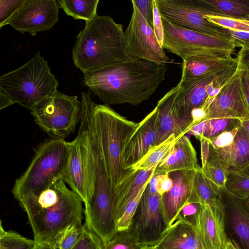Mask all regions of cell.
Returning <instances> with one entry per match:
<instances>
[{
    "instance_id": "obj_40",
    "label": "cell",
    "mask_w": 249,
    "mask_h": 249,
    "mask_svg": "<svg viewBox=\"0 0 249 249\" xmlns=\"http://www.w3.org/2000/svg\"><path fill=\"white\" fill-rule=\"evenodd\" d=\"M239 127L224 131L212 139H208L210 143L214 149H220L230 146L233 142Z\"/></svg>"
},
{
    "instance_id": "obj_25",
    "label": "cell",
    "mask_w": 249,
    "mask_h": 249,
    "mask_svg": "<svg viewBox=\"0 0 249 249\" xmlns=\"http://www.w3.org/2000/svg\"><path fill=\"white\" fill-rule=\"evenodd\" d=\"M214 150L230 173L237 171L249 163V134L241 125L230 146Z\"/></svg>"
},
{
    "instance_id": "obj_35",
    "label": "cell",
    "mask_w": 249,
    "mask_h": 249,
    "mask_svg": "<svg viewBox=\"0 0 249 249\" xmlns=\"http://www.w3.org/2000/svg\"><path fill=\"white\" fill-rule=\"evenodd\" d=\"M142 247L128 229L118 231L113 238L104 245V249H140Z\"/></svg>"
},
{
    "instance_id": "obj_12",
    "label": "cell",
    "mask_w": 249,
    "mask_h": 249,
    "mask_svg": "<svg viewBox=\"0 0 249 249\" xmlns=\"http://www.w3.org/2000/svg\"><path fill=\"white\" fill-rule=\"evenodd\" d=\"M238 70V64L181 85L178 103L184 117L192 120L193 109L202 107L206 101L212 102Z\"/></svg>"
},
{
    "instance_id": "obj_43",
    "label": "cell",
    "mask_w": 249,
    "mask_h": 249,
    "mask_svg": "<svg viewBox=\"0 0 249 249\" xmlns=\"http://www.w3.org/2000/svg\"><path fill=\"white\" fill-rule=\"evenodd\" d=\"M156 177V189L157 193L161 196L168 192L173 186L172 179L168 173L154 174Z\"/></svg>"
},
{
    "instance_id": "obj_11",
    "label": "cell",
    "mask_w": 249,
    "mask_h": 249,
    "mask_svg": "<svg viewBox=\"0 0 249 249\" xmlns=\"http://www.w3.org/2000/svg\"><path fill=\"white\" fill-rule=\"evenodd\" d=\"M129 24L124 32L125 45L130 60H143L159 64L170 62L164 49L159 45L153 28L136 6Z\"/></svg>"
},
{
    "instance_id": "obj_16",
    "label": "cell",
    "mask_w": 249,
    "mask_h": 249,
    "mask_svg": "<svg viewBox=\"0 0 249 249\" xmlns=\"http://www.w3.org/2000/svg\"><path fill=\"white\" fill-rule=\"evenodd\" d=\"M157 107L140 122L128 139L124 152V168L128 171L151 149L157 145L159 129Z\"/></svg>"
},
{
    "instance_id": "obj_47",
    "label": "cell",
    "mask_w": 249,
    "mask_h": 249,
    "mask_svg": "<svg viewBox=\"0 0 249 249\" xmlns=\"http://www.w3.org/2000/svg\"><path fill=\"white\" fill-rule=\"evenodd\" d=\"M241 82L249 115V71L242 70Z\"/></svg>"
},
{
    "instance_id": "obj_2",
    "label": "cell",
    "mask_w": 249,
    "mask_h": 249,
    "mask_svg": "<svg viewBox=\"0 0 249 249\" xmlns=\"http://www.w3.org/2000/svg\"><path fill=\"white\" fill-rule=\"evenodd\" d=\"M65 183L61 178L18 201L28 216L35 241L54 243L68 227L82 224L83 201Z\"/></svg>"
},
{
    "instance_id": "obj_4",
    "label": "cell",
    "mask_w": 249,
    "mask_h": 249,
    "mask_svg": "<svg viewBox=\"0 0 249 249\" xmlns=\"http://www.w3.org/2000/svg\"><path fill=\"white\" fill-rule=\"evenodd\" d=\"M96 131L102 149L113 193L132 172L124 168L126 142L138 123L121 115L109 106L94 104Z\"/></svg>"
},
{
    "instance_id": "obj_48",
    "label": "cell",
    "mask_w": 249,
    "mask_h": 249,
    "mask_svg": "<svg viewBox=\"0 0 249 249\" xmlns=\"http://www.w3.org/2000/svg\"><path fill=\"white\" fill-rule=\"evenodd\" d=\"M14 103L4 92L0 90V109L1 110Z\"/></svg>"
},
{
    "instance_id": "obj_29",
    "label": "cell",
    "mask_w": 249,
    "mask_h": 249,
    "mask_svg": "<svg viewBox=\"0 0 249 249\" xmlns=\"http://www.w3.org/2000/svg\"><path fill=\"white\" fill-rule=\"evenodd\" d=\"M204 175L220 190H225L230 172L215 154L213 147L210 146V154L205 166L201 167Z\"/></svg>"
},
{
    "instance_id": "obj_24",
    "label": "cell",
    "mask_w": 249,
    "mask_h": 249,
    "mask_svg": "<svg viewBox=\"0 0 249 249\" xmlns=\"http://www.w3.org/2000/svg\"><path fill=\"white\" fill-rule=\"evenodd\" d=\"M157 166L142 170H131L128 177L118 185L114 193L116 220L126 205L137 195L143 185L150 180Z\"/></svg>"
},
{
    "instance_id": "obj_26",
    "label": "cell",
    "mask_w": 249,
    "mask_h": 249,
    "mask_svg": "<svg viewBox=\"0 0 249 249\" xmlns=\"http://www.w3.org/2000/svg\"><path fill=\"white\" fill-rule=\"evenodd\" d=\"M188 203H197L210 207H224L220 190L206 178L201 168L196 172Z\"/></svg>"
},
{
    "instance_id": "obj_51",
    "label": "cell",
    "mask_w": 249,
    "mask_h": 249,
    "mask_svg": "<svg viewBox=\"0 0 249 249\" xmlns=\"http://www.w3.org/2000/svg\"><path fill=\"white\" fill-rule=\"evenodd\" d=\"M241 125L243 127L249 134V118L241 121Z\"/></svg>"
},
{
    "instance_id": "obj_37",
    "label": "cell",
    "mask_w": 249,
    "mask_h": 249,
    "mask_svg": "<svg viewBox=\"0 0 249 249\" xmlns=\"http://www.w3.org/2000/svg\"><path fill=\"white\" fill-rule=\"evenodd\" d=\"M72 249H104V244L94 232L84 225L80 238Z\"/></svg>"
},
{
    "instance_id": "obj_7",
    "label": "cell",
    "mask_w": 249,
    "mask_h": 249,
    "mask_svg": "<svg viewBox=\"0 0 249 249\" xmlns=\"http://www.w3.org/2000/svg\"><path fill=\"white\" fill-rule=\"evenodd\" d=\"M82 109L77 96L57 91L39 102L31 113L36 124L50 137L64 139L74 131L81 121Z\"/></svg>"
},
{
    "instance_id": "obj_46",
    "label": "cell",
    "mask_w": 249,
    "mask_h": 249,
    "mask_svg": "<svg viewBox=\"0 0 249 249\" xmlns=\"http://www.w3.org/2000/svg\"><path fill=\"white\" fill-rule=\"evenodd\" d=\"M201 145V156L202 166H205L210 154V143L208 139L201 136L199 139Z\"/></svg>"
},
{
    "instance_id": "obj_28",
    "label": "cell",
    "mask_w": 249,
    "mask_h": 249,
    "mask_svg": "<svg viewBox=\"0 0 249 249\" xmlns=\"http://www.w3.org/2000/svg\"><path fill=\"white\" fill-rule=\"evenodd\" d=\"M184 135L176 136L174 134L151 149L140 160L130 169L142 170L158 165L169 153L177 142Z\"/></svg>"
},
{
    "instance_id": "obj_31",
    "label": "cell",
    "mask_w": 249,
    "mask_h": 249,
    "mask_svg": "<svg viewBox=\"0 0 249 249\" xmlns=\"http://www.w3.org/2000/svg\"><path fill=\"white\" fill-rule=\"evenodd\" d=\"M224 15L240 18L249 17V0H206Z\"/></svg>"
},
{
    "instance_id": "obj_13",
    "label": "cell",
    "mask_w": 249,
    "mask_h": 249,
    "mask_svg": "<svg viewBox=\"0 0 249 249\" xmlns=\"http://www.w3.org/2000/svg\"><path fill=\"white\" fill-rule=\"evenodd\" d=\"M59 8L56 0H25L3 26L8 24L22 34L35 36L51 29L58 21Z\"/></svg>"
},
{
    "instance_id": "obj_52",
    "label": "cell",
    "mask_w": 249,
    "mask_h": 249,
    "mask_svg": "<svg viewBox=\"0 0 249 249\" xmlns=\"http://www.w3.org/2000/svg\"><path fill=\"white\" fill-rule=\"evenodd\" d=\"M241 200L244 206L249 212V196Z\"/></svg>"
},
{
    "instance_id": "obj_10",
    "label": "cell",
    "mask_w": 249,
    "mask_h": 249,
    "mask_svg": "<svg viewBox=\"0 0 249 249\" xmlns=\"http://www.w3.org/2000/svg\"><path fill=\"white\" fill-rule=\"evenodd\" d=\"M167 228L161 207V196L151 192L147 185L128 230L138 244L143 247L154 245Z\"/></svg>"
},
{
    "instance_id": "obj_3",
    "label": "cell",
    "mask_w": 249,
    "mask_h": 249,
    "mask_svg": "<svg viewBox=\"0 0 249 249\" xmlns=\"http://www.w3.org/2000/svg\"><path fill=\"white\" fill-rule=\"evenodd\" d=\"M75 66L83 73L130 59L122 24L107 16L86 22L72 50Z\"/></svg>"
},
{
    "instance_id": "obj_49",
    "label": "cell",
    "mask_w": 249,
    "mask_h": 249,
    "mask_svg": "<svg viewBox=\"0 0 249 249\" xmlns=\"http://www.w3.org/2000/svg\"><path fill=\"white\" fill-rule=\"evenodd\" d=\"M35 242L33 249H57L54 243Z\"/></svg>"
},
{
    "instance_id": "obj_38",
    "label": "cell",
    "mask_w": 249,
    "mask_h": 249,
    "mask_svg": "<svg viewBox=\"0 0 249 249\" xmlns=\"http://www.w3.org/2000/svg\"><path fill=\"white\" fill-rule=\"evenodd\" d=\"M201 206L197 203H187L178 213L173 222L181 221L196 228Z\"/></svg>"
},
{
    "instance_id": "obj_39",
    "label": "cell",
    "mask_w": 249,
    "mask_h": 249,
    "mask_svg": "<svg viewBox=\"0 0 249 249\" xmlns=\"http://www.w3.org/2000/svg\"><path fill=\"white\" fill-rule=\"evenodd\" d=\"M25 0H0V28L23 4Z\"/></svg>"
},
{
    "instance_id": "obj_32",
    "label": "cell",
    "mask_w": 249,
    "mask_h": 249,
    "mask_svg": "<svg viewBox=\"0 0 249 249\" xmlns=\"http://www.w3.org/2000/svg\"><path fill=\"white\" fill-rule=\"evenodd\" d=\"M35 242L12 231H5L0 222V249H33Z\"/></svg>"
},
{
    "instance_id": "obj_20",
    "label": "cell",
    "mask_w": 249,
    "mask_h": 249,
    "mask_svg": "<svg viewBox=\"0 0 249 249\" xmlns=\"http://www.w3.org/2000/svg\"><path fill=\"white\" fill-rule=\"evenodd\" d=\"M224 205L227 233L239 249H249V212L241 199L220 190Z\"/></svg>"
},
{
    "instance_id": "obj_33",
    "label": "cell",
    "mask_w": 249,
    "mask_h": 249,
    "mask_svg": "<svg viewBox=\"0 0 249 249\" xmlns=\"http://www.w3.org/2000/svg\"><path fill=\"white\" fill-rule=\"evenodd\" d=\"M241 122L240 120L232 118L206 120L201 136L209 140L212 139L224 131L240 126Z\"/></svg>"
},
{
    "instance_id": "obj_8",
    "label": "cell",
    "mask_w": 249,
    "mask_h": 249,
    "mask_svg": "<svg viewBox=\"0 0 249 249\" xmlns=\"http://www.w3.org/2000/svg\"><path fill=\"white\" fill-rule=\"evenodd\" d=\"M155 0L161 18L169 22L207 35L231 40L230 31L205 18L207 16H225L206 0Z\"/></svg>"
},
{
    "instance_id": "obj_30",
    "label": "cell",
    "mask_w": 249,
    "mask_h": 249,
    "mask_svg": "<svg viewBox=\"0 0 249 249\" xmlns=\"http://www.w3.org/2000/svg\"><path fill=\"white\" fill-rule=\"evenodd\" d=\"M225 191L241 200L249 196V163L241 169L230 173Z\"/></svg>"
},
{
    "instance_id": "obj_15",
    "label": "cell",
    "mask_w": 249,
    "mask_h": 249,
    "mask_svg": "<svg viewBox=\"0 0 249 249\" xmlns=\"http://www.w3.org/2000/svg\"><path fill=\"white\" fill-rule=\"evenodd\" d=\"M179 83L172 88L158 102L159 129L157 145L172 134L178 136L189 133L192 120L184 117L180 108L178 99Z\"/></svg>"
},
{
    "instance_id": "obj_19",
    "label": "cell",
    "mask_w": 249,
    "mask_h": 249,
    "mask_svg": "<svg viewBox=\"0 0 249 249\" xmlns=\"http://www.w3.org/2000/svg\"><path fill=\"white\" fill-rule=\"evenodd\" d=\"M65 183L77 194L84 205L89 198L88 180L85 149L81 133L79 131L75 139L71 142L68 159L62 176Z\"/></svg>"
},
{
    "instance_id": "obj_18",
    "label": "cell",
    "mask_w": 249,
    "mask_h": 249,
    "mask_svg": "<svg viewBox=\"0 0 249 249\" xmlns=\"http://www.w3.org/2000/svg\"><path fill=\"white\" fill-rule=\"evenodd\" d=\"M197 170H184L170 172L173 186L161 196L162 212L166 223L170 226L181 209L187 204L191 196Z\"/></svg>"
},
{
    "instance_id": "obj_5",
    "label": "cell",
    "mask_w": 249,
    "mask_h": 249,
    "mask_svg": "<svg viewBox=\"0 0 249 249\" xmlns=\"http://www.w3.org/2000/svg\"><path fill=\"white\" fill-rule=\"evenodd\" d=\"M47 61L36 52L19 68L0 77V90L13 103L31 110L42 100L57 91L58 81L50 71Z\"/></svg>"
},
{
    "instance_id": "obj_27",
    "label": "cell",
    "mask_w": 249,
    "mask_h": 249,
    "mask_svg": "<svg viewBox=\"0 0 249 249\" xmlns=\"http://www.w3.org/2000/svg\"><path fill=\"white\" fill-rule=\"evenodd\" d=\"M57 2L68 16L75 19L87 22L97 16L99 0H57Z\"/></svg>"
},
{
    "instance_id": "obj_23",
    "label": "cell",
    "mask_w": 249,
    "mask_h": 249,
    "mask_svg": "<svg viewBox=\"0 0 249 249\" xmlns=\"http://www.w3.org/2000/svg\"><path fill=\"white\" fill-rule=\"evenodd\" d=\"M150 247L155 249H203L196 228L181 221L173 222Z\"/></svg>"
},
{
    "instance_id": "obj_50",
    "label": "cell",
    "mask_w": 249,
    "mask_h": 249,
    "mask_svg": "<svg viewBox=\"0 0 249 249\" xmlns=\"http://www.w3.org/2000/svg\"><path fill=\"white\" fill-rule=\"evenodd\" d=\"M226 249H239V248L233 240L228 238Z\"/></svg>"
},
{
    "instance_id": "obj_42",
    "label": "cell",
    "mask_w": 249,
    "mask_h": 249,
    "mask_svg": "<svg viewBox=\"0 0 249 249\" xmlns=\"http://www.w3.org/2000/svg\"><path fill=\"white\" fill-rule=\"evenodd\" d=\"M131 2L136 6L148 24L153 28V0H132Z\"/></svg>"
},
{
    "instance_id": "obj_41",
    "label": "cell",
    "mask_w": 249,
    "mask_h": 249,
    "mask_svg": "<svg viewBox=\"0 0 249 249\" xmlns=\"http://www.w3.org/2000/svg\"><path fill=\"white\" fill-rule=\"evenodd\" d=\"M153 29L159 45L162 48L164 36V28L161 17L155 0H153Z\"/></svg>"
},
{
    "instance_id": "obj_21",
    "label": "cell",
    "mask_w": 249,
    "mask_h": 249,
    "mask_svg": "<svg viewBox=\"0 0 249 249\" xmlns=\"http://www.w3.org/2000/svg\"><path fill=\"white\" fill-rule=\"evenodd\" d=\"M233 52L223 50L218 52L200 55L183 61L181 85L202 78L221 69L238 64Z\"/></svg>"
},
{
    "instance_id": "obj_45",
    "label": "cell",
    "mask_w": 249,
    "mask_h": 249,
    "mask_svg": "<svg viewBox=\"0 0 249 249\" xmlns=\"http://www.w3.org/2000/svg\"><path fill=\"white\" fill-rule=\"evenodd\" d=\"M236 58L238 67L241 70L249 71V46L241 48Z\"/></svg>"
},
{
    "instance_id": "obj_9",
    "label": "cell",
    "mask_w": 249,
    "mask_h": 249,
    "mask_svg": "<svg viewBox=\"0 0 249 249\" xmlns=\"http://www.w3.org/2000/svg\"><path fill=\"white\" fill-rule=\"evenodd\" d=\"M161 19L164 33L162 48L183 61L223 50L234 52L236 47L230 39L207 35Z\"/></svg>"
},
{
    "instance_id": "obj_17",
    "label": "cell",
    "mask_w": 249,
    "mask_h": 249,
    "mask_svg": "<svg viewBox=\"0 0 249 249\" xmlns=\"http://www.w3.org/2000/svg\"><path fill=\"white\" fill-rule=\"evenodd\" d=\"M196 229L203 249H226L228 237L224 207L202 205Z\"/></svg>"
},
{
    "instance_id": "obj_36",
    "label": "cell",
    "mask_w": 249,
    "mask_h": 249,
    "mask_svg": "<svg viewBox=\"0 0 249 249\" xmlns=\"http://www.w3.org/2000/svg\"><path fill=\"white\" fill-rule=\"evenodd\" d=\"M82 224L73 225L66 229L54 242L57 249H72L80 238L84 230Z\"/></svg>"
},
{
    "instance_id": "obj_44",
    "label": "cell",
    "mask_w": 249,
    "mask_h": 249,
    "mask_svg": "<svg viewBox=\"0 0 249 249\" xmlns=\"http://www.w3.org/2000/svg\"><path fill=\"white\" fill-rule=\"evenodd\" d=\"M231 40L235 47L249 46V32H231Z\"/></svg>"
},
{
    "instance_id": "obj_6",
    "label": "cell",
    "mask_w": 249,
    "mask_h": 249,
    "mask_svg": "<svg viewBox=\"0 0 249 249\" xmlns=\"http://www.w3.org/2000/svg\"><path fill=\"white\" fill-rule=\"evenodd\" d=\"M71 142L52 138L41 143L25 172L16 179L12 192L18 201L49 187L62 178Z\"/></svg>"
},
{
    "instance_id": "obj_53",
    "label": "cell",
    "mask_w": 249,
    "mask_h": 249,
    "mask_svg": "<svg viewBox=\"0 0 249 249\" xmlns=\"http://www.w3.org/2000/svg\"><path fill=\"white\" fill-rule=\"evenodd\" d=\"M140 249H155L150 246H143Z\"/></svg>"
},
{
    "instance_id": "obj_34",
    "label": "cell",
    "mask_w": 249,
    "mask_h": 249,
    "mask_svg": "<svg viewBox=\"0 0 249 249\" xmlns=\"http://www.w3.org/2000/svg\"><path fill=\"white\" fill-rule=\"evenodd\" d=\"M205 18L231 32H249V17L236 18L225 16H207Z\"/></svg>"
},
{
    "instance_id": "obj_22",
    "label": "cell",
    "mask_w": 249,
    "mask_h": 249,
    "mask_svg": "<svg viewBox=\"0 0 249 249\" xmlns=\"http://www.w3.org/2000/svg\"><path fill=\"white\" fill-rule=\"evenodd\" d=\"M196 151L190 140L185 135L175 143L169 153L158 165L154 174H165L184 170H198Z\"/></svg>"
},
{
    "instance_id": "obj_14",
    "label": "cell",
    "mask_w": 249,
    "mask_h": 249,
    "mask_svg": "<svg viewBox=\"0 0 249 249\" xmlns=\"http://www.w3.org/2000/svg\"><path fill=\"white\" fill-rule=\"evenodd\" d=\"M242 70H238L221 89L206 110L205 120L232 118L242 121L249 118L241 82Z\"/></svg>"
},
{
    "instance_id": "obj_1",
    "label": "cell",
    "mask_w": 249,
    "mask_h": 249,
    "mask_svg": "<svg viewBox=\"0 0 249 249\" xmlns=\"http://www.w3.org/2000/svg\"><path fill=\"white\" fill-rule=\"evenodd\" d=\"M167 69L166 64L129 60L83 73L84 83L105 105L136 106L156 92Z\"/></svg>"
}]
</instances>
